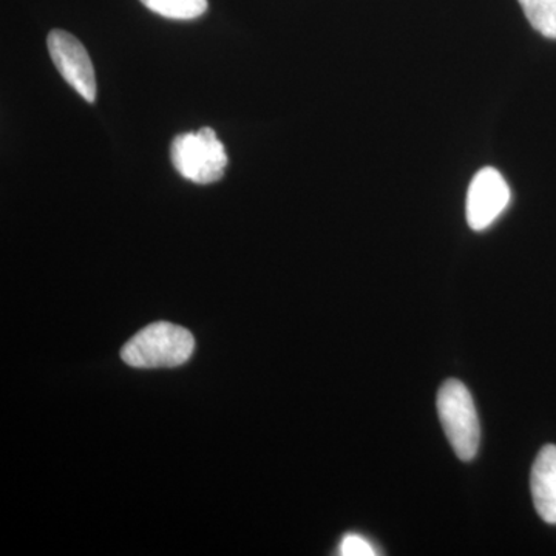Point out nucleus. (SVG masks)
<instances>
[{"instance_id": "obj_5", "label": "nucleus", "mask_w": 556, "mask_h": 556, "mask_svg": "<svg viewBox=\"0 0 556 556\" xmlns=\"http://www.w3.org/2000/svg\"><path fill=\"white\" fill-rule=\"evenodd\" d=\"M510 203V188L493 167L479 170L467 193V222L473 230L490 228Z\"/></svg>"}, {"instance_id": "obj_1", "label": "nucleus", "mask_w": 556, "mask_h": 556, "mask_svg": "<svg viewBox=\"0 0 556 556\" xmlns=\"http://www.w3.org/2000/svg\"><path fill=\"white\" fill-rule=\"evenodd\" d=\"M195 350L188 329L156 321L142 328L121 351V357L134 368H172L186 364Z\"/></svg>"}, {"instance_id": "obj_8", "label": "nucleus", "mask_w": 556, "mask_h": 556, "mask_svg": "<svg viewBox=\"0 0 556 556\" xmlns=\"http://www.w3.org/2000/svg\"><path fill=\"white\" fill-rule=\"evenodd\" d=\"M532 27L548 39H556V0H519Z\"/></svg>"}, {"instance_id": "obj_2", "label": "nucleus", "mask_w": 556, "mask_h": 556, "mask_svg": "<svg viewBox=\"0 0 556 556\" xmlns=\"http://www.w3.org/2000/svg\"><path fill=\"white\" fill-rule=\"evenodd\" d=\"M170 160L181 177L197 185L219 181L228 167V153L211 127L182 134L172 141Z\"/></svg>"}, {"instance_id": "obj_9", "label": "nucleus", "mask_w": 556, "mask_h": 556, "mask_svg": "<svg viewBox=\"0 0 556 556\" xmlns=\"http://www.w3.org/2000/svg\"><path fill=\"white\" fill-rule=\"evenodd\" d=\"M340 555L343 556H372L378 555L376 548L368 540L358 535H346L340 543Z\"/></svg>"}, {"instance_id": "obj_7", "label": "nucleus", "mask_w": 556, "mask_h": 556, "mask_svg": "<svg viewBox=\"0 0 556 556\" xmlns=\"http://www.w3.org/2000/svg\"><path fill=\"white\" fill-rule=\"evenodd\" d=\"M141 3L167 20H197L207 11V0H141Z\"/></svg>"}, {"instance_id": "obj_6", "label": "nucleus", "mask_w": 556, "mask_h": 556, "mask_svg": "<svg viewBox=\"0 0 556 556\" xmlns=\"http://www.w3.org/2000/svg\"><path fill=\"white\" fill-rule=\"evenodd\" d=\"M530 486L538 515L547 525H556V445H546L538 453Z\"/></svg>"}, {"instance_id": "obj_4", "label": "nucleus", "mask_w": 556, "mask_h": 556, "mask_svg": "<svg viewBox=\"0 0 556 556\" xmlns=\"http://www.w3.org/2000/svg\"><path fill=\"white\" fill-rule=\"evenodd\" d=\"M51 61L62 78L67 80L87 102L97 101V78L89 53L80 40L67 31L53 30L47 38Z\"/></svg>"}, {"instance_id": "obj_3", "label": "nucleus", "mask_w": 556, "mask_h": 556, "mask_svg": "<svg viewBox=\"0 0 556 556\" xmlns=\"http://www.w3.org/2000/svg\"><path fill=\"white\" fill-rule=\"evenodd\" d=\"M439 420L460 460H471L479 448V419L473 397L463 382L450 379L438 393Z\"/></svg>"}]
</instances>
